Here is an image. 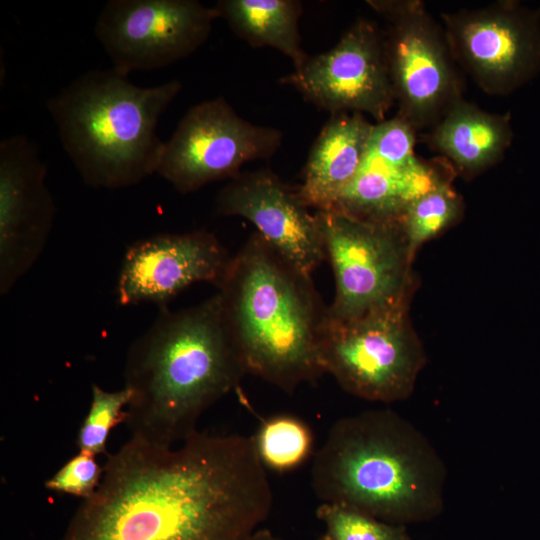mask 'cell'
Masks as SVG:
<instances>
[{"instance_id":"cell-13","label":"cell","mask_w":540,"mask_h":540,"mask_svg":"<svg viewBox=\"0 0 540 540\" xmlns=\"http://www.w3.org/2000/svg\"><path fill=\"white\" fill-rule=\"evenodd\" d=\"M416 131L402 118L374 124L358 172L331 210L372 220H399L417 197L455 175L444 159L415 153Z\"/></svg>"},{"instance_id":"cell-10","label":"cell","mask_w":540,"mask_h":540,"mask_svg":"<svg viewBox=\"0 0 540 540\" xmlns=\"http://www.w3.org/2000/svg\"><path fill=\"white\" fill-rule=\"evenodd\" d=\"M283 133L240 117L218 97L192 106L165 141L156 173L182 194L231 179L250 161L272 157Z\"/></svg>"},{"instance_id":"cell-6","label":"cell","mask_w":540,"mask_h":540,"mask_svg":"<svg viewBox=\"0 0 540 540\" xmlns=\"http://www.w3.org/2000/svg\"><path fill=\"white\" fill-rule=\"evenodd\" d=\"M411 300L406 297L347 320L328 314L319 348L324 373L363 400L408 399L427 359L411 323Z\"/></svg>"},{"instance_id":"cell-1","label":"cell","mask_w":540,"mask_h":540,"mask_svg":"<svg viewBox=\"0 0 540 540\" xmlns=\"http://www.w3.org/2000/svg\"><path fill=\"white\" fill-rule=\"evenodd\" d=\"M272 503L253 437L197 430L166 447L130 436L61 540H248Z\"/></svg>"},{"instance_id":"cell-21","label":"cell","mask_w":540,"mask_h":540,"mask_svg":"<svg viewBox=\"0 0 540 540\" xmlns=\"http://www.w3.org/2000/svg\"><path fill=\"white\" fill-rule=\"evenodd\" d=\"M253 440L262 464L275 472H288L299 467L312 455L314 448L309 425L286 414L265 420Z\"/></svg>"},{"instance_id":"cell-17","label":"cell","mask_w":540,"mask_h":540,"mask_svg":"<svg viewBox=\"0 0 540 540\" xmlns=\"http://www.w3.org/2000/svg\"><path fill=\"white\" fill-rule=\"evenodd\" d=\"M373 128L363 114H332L311 147L297 188L307 206L316 211L333 208L358 172Z\"/></svg>"},{"instance_id":"cell-8","label":"cell","mask_w":540,"mask_h":540,"mask_svg":"<svg viewBox=\"0 0 540 540\" xmlns=\"http://www.w3.org/2000/svg\"><path fill=\"white\" fill-rule=\"evenodd\" d=\"M389 23L384 36L398 114L416 132L432 128L463 98L443 28L420 0L367 1Z\"/></svg>"},{"instance_id":"cell-19","label":"cell","mask_w":540,"mask_h":540,"mask_svg":"<svg viewBox=\"0 0 540 540\" xmlns=\"http://www.w3.org/2000/svg\"><path fill=\"white\" fill-rule=\"evenodd\" d=\"M230 29L252 47L280 51L300 67L308 55L302 48L296 0H220L214 7Z\"/></svg>"},{"instance_id":"cell-5","label":"cell","mask_w":540,"mask_h":540,"mask_svg":"<svg viewBox=\"0 0 540 540\" xmlns=\"http://www.w3.org/2000/svg\"><path fill=\"white\" fill-rule=\"evenodd\" d=\"M181 89L179 80L140 87L114 68L97 69L74 79L47 108L83 181L118 189L156 173L165 144L158 121Z\"/></svg>"},{"instance_id":"cell-18","label":"cell","mask_w":540,"mask_h":540,"mask_svg":"<svg viewBox=\"0 0 540 540\" xmlns=\"http://www.w3.org/2000/svg\"><path fill=\"white\" fill-rule=\"evenodd\" d=\"M428 141L455 175L471 179L504 157L513 141L511 116L484 111L461 98L432 127Z\"/></svg>"},{"instance_id":"cell-25","label":"cell","mask_w":540,"mask_h":540,"mask_svg":"<svg viewBox=\"0 0 540 540\" xmlns=\"http://www.w3.org/2000/svg\"><path fill=\"white\" fill-rule=\"evenodd\" d=\"M248 540H281L268 529L258 528Z\"/></svg>"},{"instance_id":"cell-9","label":"cell","mask_w":540,"mask_h":540,"mask_svg":"<svg viewBox=\"0 0 540 540\" xmlns=\"http://www.w3.org/2000/svg\"><path fill=\"white\" fill-rule=\"evenodd\" d=\"M441 19L454 61L486 94L509 95L540 74V7L501 0Z\"/></svg>"},{"instance_id":"cell-11","label":"cell","mask_w":540,"mask_h":540,"mask_svg":"<svg viewBox=\"0 0 540 540\" xmlns=\"http://www.w3.org/2000/svg\"><path fill=\"white\" fill-rule=\"evenodd\" d=\"M218 17L197 0H111L95 34L113 68L128 76L189 56L207 41Z\"/></svg>"},{"instance_id":"cell-12","label":"cell","mask_w":540,"mask_h":540,"mask_svg":"<svg viewBox=\"0 0 540 540\" xmlns=\"http://www.w3.org/2000/svg\"><path fill=\"white\" fill-rule=\"evenodd\" d=\"M280 81L332 114H368L381 122L395 103L384 36L367 19L355 21L333 48L308 56Z\"/></svg>"},{"instance_id":"cell-24","label":"cell","mask_w":540,"mask_h":540,"mask_svg":"<svg viewBox=\"0 0 540 540\" xmlns=\"http://www.w3.org/2000/svg\"><path fill=\"white\" fill-rule=\"evenodd\" d=\"M95 457L79 452L45 482V488L83 500L89 498L96 491L103 476V467Z\"/></svg>"},{"instance_id":"cell-20","label":"cell","mask_w":540,"mask_h":540,"mask_svg":"<svg viewBox=\"0 0 540 540\" xmlns=\"http://www.w3.org/2000/svg\"><path fill=\"white\" fill-rule=\"evenodd\" d=\"M463 214V198L453 187L452 179L414 199L399 218L411 257L415 259L423 244L457 224Z\"/></svg>"},{"instance_id":"cell-22","label":"cell","mask_w":540,"mask_h":540,"mask_svg":"<svg viewBox=\"0 0 540 540\" xmlns=\"http://www.w3.org/2000/svg\"><path fill=\"white\" fill-rule=\"evenodd\" d=\"M131 392L123 387L107 391L94 384L88 413L82 422L76 439L79 452L97 456L106 452L111 430L126 421Z\"/></svg>"},{"instance_id":"cell-16","label":"cell","mask_w":540,"mask_h":540,"mask_svg":"<svg viewBox=\"0 0 540 540\" xmlns=\"http://www.w3.org/2000/svg\"><path fill=\"white\" fill-rule=\"evenodd\" d=\"M230 259L215 235L206 230L139 240L125 252L117 300L123 306L142 302L165 306L195 283L218 286Z\"/></svg>"},{"instance_id":"cell-7","label":"cell","mask_w":540,"mask_h":540,"mask_svg":"<svg viewBox=\"0 0 540 540\" xmlns=\"http://www.w3.org/2000/svg\"><path fill=\"white\" fill-rule=\"evenodd\" d=\"M325 259L335 278L328 314L347 320L414 295V259L399 220H372L339 210L316 211Z\"/></svg>"},{"instance_id":"cell-4","label":"cell","mask_w":540,"mask_h":540,"mask_svg":"<svg viewBox=\"0 0 540 540\" xmlns=\"http://www.w3.org/2000/svg\"><path fill=\"white\" fill-rule=\"evenodd\" d=\"M217 287L246 374L288 393L324 374L319 348L328 306L311 274L254 232L231 256Z\"/></svg>"},{"instance_id":"cell-23","label":"cell","mask_w":540,"mask_h":540,"mask_svg":"<svg viewBox=\"0 0 540 540\" xmlns=\"http://www.w3.org/2000/svg\"><path fill=\"white\" fill-rule=\"evenodd\" d=\"M316 515L325 527L321 540H411L405 525L385 522L348 506L321 503Z\"/></svg>"},{"instance_id":"cell-2","label":"cell","mask_w":540,"mask_h":540,"mask_svg":"<svg viewBox=\"0 0 540 540\" xmlns=\"http://www.w3.org/2000/svg\"><path fill=\"white\" fill-rule=\"evenodd\" d=\"M245 374L217 294L188 308L163 309L126 356L124 387L131 400L125 423L131 437L180 444Z\"/></svg>"},{"instance_id":"cell-15","label":"cell","mask_w":540,"mask_h":540,"mask_svg":"<svg viewBox=\"0 0 540 540\" xmlns=\"http://www.w3.org/2000/svg\"><path fill=\"white\" fill-rule=\"evenodd\" d=\"M216 210L247 219L273 249L307 274L325 259L317 212L269 169L239 173L220 190Z\"/></svg>"},{"instance_id":"cell-14","label":"cell","mask_w":540,"mask_h":540,"mask_svg":"<svg viewBox=\"0 0 540 540\" xmlns=\"http://www.w3.org/2000/svg\"><path fill=\"white\" fill-rule=\"evenodd\" d=\"M47 169L24 135L0 143V293L6 295L41 255L55 216Z\"/></svg>"},{"instance_id":"cell-3","label":"cell","mask_w":540,"mask_h":540,"mask_svg":"<svg viewBox=\"0 0 540 540\" xmlns=\"http://www.w3.org/2000/svg\"><path fill=\"white\" fill-rule=\"evenodd\" d=\"M445 464L428 438L390 409L338 419L314 455L311 486L322 503L403 524L443 508Z\"/></svg>"}]
</instances>
